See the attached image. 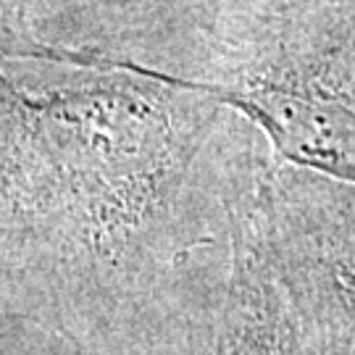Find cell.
<instances>
[{
	"label": "cell",
	"mask_w": 355,
	"mask_h": 355,
	"mask_svg": "<svg viewBox=\"0 0 355 355\" xmlns=\"http://www.w3.org/2000/svg\"><path fill=\"white\" fill-rule=\"evenodd\" d=\"M158 355H327L297 316L271 263L258 229V208L224 287Z\"/></svg>",
	"instance_id": "277c9868"
},
{
	"label": "cell",
	"mask_w": 355,
	"mask_h": 355,
	"mask_svg": "<svg viewBox=\"0 0 355 355\" xmlns=\"http://www.w3.org/2000/svg\"><path fill=\"white\" fill-rule=\"evenodd\" d=\"M108 64L200 89L263 135L274 164L355 187V0H274L216 29L177 74Z\"/></svg>",
	"instance_id": "7a4b0ae2"
},
{
	"label": "cell",
	"mask_w": 355,
	"mask_h": 355,
	"mask_svg": "<svg viewBox=\"0 0 355 355\" xmlns=\"http://www.w3.org/2000/svg\"><path fill=\"white\" fill-rule=\"evenodd\" d=\"M271 164L200 89L3 58L0 321L74 355H158L224 287Z\"/></svg>",
	"instance_id": "6da1fadb"
},
{
	"label": "cell",
	"mask_w": 355,
	"mask_h": 355,
	"mask_svg": "<svg viewBox=\"0 0 355 355\" xmlns=\"http://www.w3.org/2000/svg\"><path fill=\"white\" fill-rule=\"evenodd\" d=\"M258 229L271 263L327 355H355V187L271 164Z\"/></svg>",
	"instance_id": "3957f363"
}]
</instances>
